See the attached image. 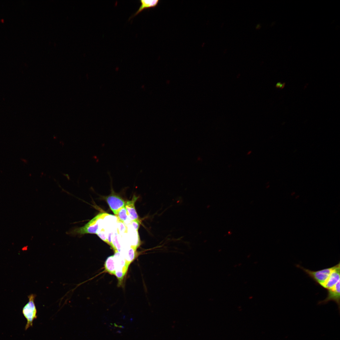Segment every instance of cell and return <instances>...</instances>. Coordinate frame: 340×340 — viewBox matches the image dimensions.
<instances>
[{"label":"cell","instance_id":"1","mask_svg":"<svg viewBox=\"0 0 340 340\" xmlns=\"http://www.w3.org/2000/svg\"><path fill=\"white\" fill-rule=\"evenodd\" d=\"M296 267L302 270L315 282L316 284L323 286L336 265L316 271H312L297 264Z\"/></svg>","mask_w":340,"mask_h":340},{"label":"cell","instance_id":"2","mask_svg":"<svg viewBox=\"0 0 340 340\" xmlns=\"http://www.w3.org/2000/svg\"><path fill=\"white\" fill-rule=\"evenodd\" d=\"M35 296L34 294L29 295V301L22 309V313L27 320L25 327L26 330L32 326L33 320L37 317V309L35 303Z\"/></svg>","mask_w":340,"mask_h":340},{"label":"cell","instance_id":"3","mask_svg":"<svg viewBox=\"0 0 340 340\" xmlns=\"http://www.w3.org/2000/svg\"><path fill=\"white\" fill-rule=\"evenodd\" d=\"M104 213H100L92 218L84 226L75 228L71 232L76 235H83L86 234H97L99 230V222Z\"/></svg>","mask_w":340,"mask_h":340},{"label":"cell","instance_id":"4","mask_svg":"<svg viewBox=\"0 0 340 340\" xmlns=\"http://www.w3.org/2000/svg\"><path fill=\"white\" fill-rule=\"evenodd\" d=\"M327 290V296L324 300L318 302V304L327 303L329 301L335 302L338 306V310L340 309V280L333 286Z\"/></svg>","mask_w":340,"mask_h":340},{"label":"cell","instance_id":"5","mask_svg":"<svg viewBox=\"0 0 340 340\" xmlns=\"http://www.w3.org/2000/svg\"><path fill=\"white\" fill-rule=\"evenodd\" d=\"M106 200L110 209L116 215L119 211L125 205L124 201L120 197L116 195L112 191L111 194L107 196Z\"/></svg>","mask_w":340,"mask_h":340},{"label":"cell","instance_id":"6","mask_svg":"<svg viewBox=\"0 0 340 340\" xmlns=\"http://www.w3.org/2000/svg\"><path fill=\"white\" fill-rule=\"evenodd\" d=\"M336 266L330 275L323 288L327 290L331 288L340 280V262Z\"/></svg>","mask_w":340,"mask_h":340},{"label":"cell","instance_id":"7","mask_svg":"<svg viewBox=\"0 0 340 340\" xmlns=\"http://www.w3.org/2000/svg\"><path fill=\"white\" fill-rule=\"evenodd\" d=\"M113 255L115 265V271H121L126 274L129 265L120 252L115 251Z\"/></svg>","mask_w":340,"mask_h":340},{"label":"cell","instance_id":"8","mask_svg":"<svg viewBox=\"0 0 340 340\" xmlns=\"http://www.w3.org/2000/svg\"><path fill=\"white\" fill-rule=\"evenodd\" d=\"M138 197L134 196L131 200L128 201L125 204V206L132 221H136L140 223L138 216L135 209L134 204Z\"/></svg>","mask_w":340,"mask_h":340},{"label":"cell","instance_id":"9","mask_svg":"<svg viewBox=\"0 0 340 340\" xmlns=\"http://www.w3.org/2000/svg\"><path fill=\"white\" fill-rule=\"evenodd\" d=\"M136 248L130 246L120 252L129 265L133 261L136 257Z\"/></svg>","mask_w":340,"mask_h":340},{"label":"cell","instance_id":"10","mask_svg":"<svg viewBox=\"0 0 340 340\" xmlns=\"http://www.w3.org/2000/svg\"><path fill=\"white\" fill-rule=\"evenodd\" d=\"M141 5L137 11L131 16L134 17L139 14L143 9L151 7H156L158 4L159 0H140Z\"/></svg>","mask_w":340,"mask_h":340},{"label":"cell","instance_id":"11","mask_svg":"<svg viewBox=\"0 0 340 340\" xmlns=\"http://www.w3.org/2000/svg\"><path fill=\"white\" fill-rule=\"evenodd\" d=\"M104 266L107 272L111 275H115V265L113 255L108 257L105 260Z\"/></svg>","mask_w":340,"mask_h":340},{"label":"cell","instance_id":"12","mask_svg":"<svg viewBox=\"0 0 340 340\" xmlns=\"http://www.w3.org/2000/svg\"><path fill=\"white\" fill-rule=\"evenodd\" d=\"M119 220L122 223H124L128 221L130 223L132 221L130 216L125 207H123L118 212L116 215Z\"/></svg>","mask_w":340,"mask_h":340},{"label":"cell","instance_id":"13","mask_svg":"<svg viewBox=\"0 0 340 340\" xmlns=\"http://www.w3.org/2000/svg\"><path fill=\"white\" fill-rule=\"evenodd\" d=\"M140 223V222L135 220L132 221L130 222V223L134 227V228L135 230L136 231L138 232Z\"/></svg>","mask_w":340,"mask_h":340},{"label":"cell","instance_id":"14","mask_svg":"<svg viewBox=\"0 0 340 340\" xmlns=\"http://www.w3.org/2000/svg\"><path fill=\"white\" fill-rule=\"evenodd\" d=\"M285 85V83L284 82L282 83L280 82H278L275 85V87L277 88H279L280 89H283L284 88Z\"/></svg>","mask_w":340,"mask_h":340}]
</instances>
